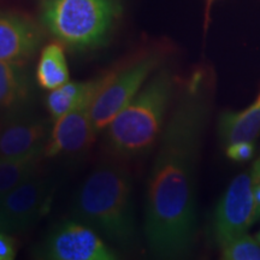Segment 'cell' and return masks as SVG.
I'll return each mask as SVG.
<instances>
[{
	"label": "cell",
	"instance_id": "cell-1",
	"mask_svg": "<svg viewBox=\"0 0 260 260\" xmlns=\"http://www.w3.org/2000/svg\"><path fill=\"white\" fill-rule=\"evenodd\" d=\"M216 82L214 70L206 65L178 81L146 191L145 235L157 258H183L194 246L198 164Z\"/></svg>",
	"mask_w": 260,
	"mask_h": 260
},
{
	"label": "cell",
	"instance_id": "cell-2",
	"mask_svg": "<svg viewBox=\"0 0 260 260\" xmlns=\"http://www.w3.org/2000/svg\"><path fill=\"white\" fill-rule=\"evenodd\" d=\"M129 172L117 162H103L90 172L74 200L73 213L116 245L135 239V218Z\"/></svg>",
	"mask_w": 260,
	"mask_h": 260
},
{
	"label": "cell",
	"instance_id": "cell-3",
	"mask_svg": "<svg viewBox=\"0 0 260 260\" xmlns=\"http://www.w3.org/2000/svg\"><path fill=\"white\" fill-rule=\"evenodd\" d=\"M177 86L178 79L169 69H158L149 77L105 129L106 145L112 154L133 159L152 151L160 139Z\"/></svg>",
	"mask_w": 260,
	"mask_h": 260
},
{
	"label": "cell",
	"instance_id": "cell-4",
	"mask_svg": "<svg viewBox=\"0 0 260 260\" xmlns=\"http://www.w3.org/2000/svg\"><path fill=\"white\" fill-rule=\"evenodd\" d=\"M118 14L116 0H45L41 22L65 46L84 51L105 44Z\"/></svg>",
	"mask_w": 260,
	"mask_h": 260
},
{
	"label": "cell",
	"instance_id": "cell-5",
	"mask_svg": "<svg viewBox=\"0 0 260 260\" xmlns=\"http://www.w3.org/2000/svg\"><path fill=\"white\" fill-rule=\"evenodd\" d=\"M160 53H149L122 67L104 74V83L90 105V116L98 134L140 92L149 77L158 70Z\"/></svg>",
	"mask_w": 260,
	"mask_h": 260
},
{
	"label": "cell",
	"instance_id": "cell-6",
	"mask_svg": "<svg viewBox=\"0 0 260 260\" xmlns=\"http://www.w3.org/2000/svg\"><path fill=\"white\" fill-rule=\"evenodd\" d=\"M54 187L51 180L32 175L0 198V230L24 232L38 223L51 209Z\"/></svg>",
	"mask_w": 260,
	"mask_h": 260
},
{
	"label": "cell",
	"instance_id": "cell-7",
	"mask_svg": "<svg viewBox=\"0 0 260 260\" xmlns=\"http://www.w3.org/2000/svg\"><path fill=\"white\" fill-rule=\"evenodd\" d=\"M39 255L50 260H115L113 249L99 233L80 220H67L54 228L39 248Z\"/></svg>",
	"mask_w": 260,
	"mask_h": 260
},
{
	"label": "cell",
	"instance_id": "cell-8",
	"mask_svg": "<svg viewBox=\"0 0 260 260\" xmlns=\"http://www.w3.org/2000/svg\"><path fill=\"white\" fill-rule=\"evenodd\" d=\"M251 170L234 178L217 205L213 230L218 245L245 235L258 219Z\"/></svg>",
	"mask_w": 260,
	"mask_h": 260
},
{
	"label": "cell",
	"instance_id": "cell-9",
	"mask_svg": "<svg viewBox=\"0 0 260 260\" xmlns=\"http://www.w3.org/2000/svg\"><path fill=\"white\" fill-rule=\"evenodd\" d=\"M51 126L44 117L21 109L0 121V158H44Z\"/></svg>",
	"mask_w": 260,
	"mask_h": 260
},
{
	"label": "cell",
	"instance_id": "cell-10",
	"mask_svg": "<svg viewBox=\"0 0 260 260\" xmlns=\"http://www.w3.org/2000/svg\"><path fill=\"white\" fill-rule=\"evenodd\" d=\"M93 99L86 100L73 111L54 119L44 158H73L82 155L92 147L98 135L90 116Z\"/></svg>",
	"mask_w": 260,
	"mask_h": 260
},
{
	"label": "cell",
	"instance_id": "cell-11",
	"mask_svg": "<svg viewBox=\"0 0 260 260\" xmlns=\"http://www.w3.org/2000/svg\"><path fill=\"white\" fill-rule=\"evenodd\" d=\"M42 40L40 29L21 15L0 12V61L24 65Z\"/></svg>",
	"mask_w": 260,
	"mask_h": 260
},
{
	"label": "cell",
	"instance_id": "cell-12",
	"mask_svg": "<svg viewBox=\"0 0 260 260\" xmlns=\"http://www.w3.org/2000/svg\"><path fill=\"white\" fill-rule=\"evenodd\" d=\"M30 80L23 65L0 61V113L24 109L30 98Z\"/></svg>",
	"mask_w": 260,
	"mask_h": 260
},
{
	"label": "cell",
	"instance_id": "cell-13",
	"mask_svg": "<svg viewBox=\"0 0 260 260\" xmlns=\"http://www.w3.org/2000/svg\"><path fill=\"white\" fill-rule=\"evenodd\" d=\"M104 74L87 82H67L63 86L50 90L46 96V107L52 119L67 115L88 99H93L102 88Z\"/></svg>",
	"mask_w": 260,
	"mask_h": 260
},
{
	"label": "cell",
	"instance_id": "cell-14",
	"mask_svg": "<svg viewBox=\"0 0 260 260\" xmlns=\"http://www.w3.org/2000/svg\"><path fill=\"white\" fill-rule=\"evenodd\" d=\"M219 136L226 146L240 141H253L260 134V94L248 109L224 112L219 117Z\"/></svg>",
	"mask_w": 260,
	"mask_h": 260
},
{
	"label": "cell",
	"instance_id": "cell-15",
	"mask_svg": "<svg viewBox=\"0 0 260 260\" xmlns=\"http://www.w3.org/2000/svg\"><path fill=\"white\" fill-rule=\"evenodd\" d=\"M37 81L41 88L52 90L70 81L69 68L60 41L42 48L37 67Z\"/></svg>",
	"mask_w": 260,
	"mask_h": 260
},
{
	"label": "cell",
	"instance_id": "cell-16",
	"mask_svg": "<svg viewBox=\"0 0 260 260\" xmlns=\"http://www.w3.org/2000/svg\"><path fill=\"white\" fill-rule=\"evenodd\" d=\"M41 158H0V198L39 172Z\"/></svg>",
	"mask_w": 260,
	"mask_h": 260
},
{
	"label": "cell",
	"instance_id": "cell-17",
	"mask_svg": "<svg viewBox=\"0 0 260 260\" xmlns=\"http://www.w3.org/2000/svg\"><path fill=\"white\" fill-rule=\"evenodd\" d=\"M222 258L226 260H260L259 243L247 234L219 245Z\"/></svg>",
	"mask_w": 260,
	"mask_h": 260
},
{
	"label": "cell",
	"instance_id": "cell-18",
	"mask_svg": "<svg viewBox=\"0 0 260 260\" xmlns=\"http://www.w3.org/2000/svg\"><path fill=\"white\" fill-rule=\"evenodd\" d=\"M254 154L253 141H240L226 146V155L235 161L249 160Z\"/></svg>",
	"mask_w": 260,
	"mask_h": 260
},
{
	"label": "cell",
	"instance_id": "cell-19",
	"mask_svg": "<svg viewBox=\"0 0 260 260\" xmlns=\"http://www.w3.org/2000/svg\"><path fill=\"white\" fill-rule=\"evenodd\" d=\"M16 258V240L9 233L0 230V260H12Z\"/></svg>",
	"mask_w": 260,
	"mask_h": 260
},
{
	"label": "cell",
	"instance_id": "cell-20",
	"mask_svg": "<svg viewBox=\"0 0 260 260\" xmlns=\"http://www.w3.org/2000/svg\"><path fill=\"white\" fill-rule=\"evenodd\" d=\"M252 180H253V191H254V199L256 205V212L260 217V159H258L251 169Z\"/></svg>",
	"mask_w": 260,
	"mask_h": 260
},
{
	"label": "cell",
	"instance_id": "cell-21",
	"mask_svg": "<svg viewBox=\"0 0 260 260\" xmlns=\"http://www.w3.org/2000/svg\"><path fill=\"white\" fill-rule=\"evenodd\" d=\"M256 239H258V241H259V242H260V233H259V234H258V237H256Z\"/></svg>",
	"mask_w": 260,
	"mask_h": 260
},
{
	"label": "cell",
	"instance_id": "cell-22",
	"mask_svg": "<svg viewBox=\"0 0 260 260\" xmlns=\"http://www.w3.org/2000/svg\"><path fill=\"white\" fill-rule=\"evenodd\" d=\"M209 2H210V3H211V2H212V0H209Z\"/></svg>",
	"mask_w": 260,
	"mask_h": 260
}]
</instances>
